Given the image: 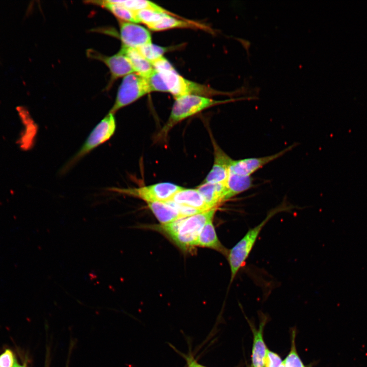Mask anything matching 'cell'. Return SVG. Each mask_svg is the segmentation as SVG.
Listing matches in <instances>:
<instances>
[{
	"instance_id": "cell-1",
	"label": "cell",
	"mask_w": 367,
	"mask_h": 367,
	"mask_svg": "<svg viewBox=\"0 0 367 367\" xmlns=\"http://www.w3.org/2000/svg\"><path fill=\"white\" fill-rule=\"evenodd\" d=\"M290 206L282 204L271 209L266 218L257 225L250 228L245 235L228 252L227 257L230 267L231 283L239 271L245 264L257 239L267 222L277 213L287 211Z\"/></svg>"
},
{
	"instance_id": "cell-2",
	"label": "cell",
	"mask_w": 367,
	"mask_h": 367,
	"mask_svg": "<svg viewBox=\"0 0 367 367\" xmlns=\"http://www.w3.org/2000/svg\"><path fill=\"white\" fill-rule=\"evenodd\" d=\"M230 100H218L204 96L189 94L175 98L169 118L159 133L161 138L166 137L178 122L211 107Z\"/></svg>"
},
{
	"instance_id": "cell-3",
	"label": "cell",
	"mask_w": 367,
	"mask_h": 367,
	"mask_svg": "<svg viewBox=\"0 0 367 367\" xmlns=\"http://www.w3.org/2000/svg\"><path fill=\"white\" fill-rule=\"evenodd\" d=\"M116 127L114 114L109 112L92 129L80 148L63 167V171L69 170L92 150L110 139L114 135Z\"/></svg>"
},
{
	"instance_id": "cell-4",
	"label": "cell",
	"mask_w": 367,
	"mask_h": 367,
	"mask_svg": "<svg viewBox=\"0 0 367 367\" xmlns=\"http://www.w3.org/2000/svg\"><path fill=\"white\" fill-rule=\"evenodd\" d=\"M216 208L184 218L176 235L172 239L181 249L188 250L196 246L200 232L209 220L213 219Z\"/></svg>"
},
{
	"instance_id": "cell-5",
	"label": "cell",
	"mask_w": 367,
	"mask_h": 367,
	"mask_svg": "<svg viewBox=\"0 0 367 367\" xmlns=\"http://www.w3.org/2000/svg\"><path fill=\"white\" fill-rule=\"evenodd\" d=\"M151 91L147 78L134 72L123 77L115 102L109 112L115 114Z\"/></svg>"
},
{
	"instance_id": "cell-6",
	"label": "cell",
	"mask_w": 367,
	"mask_h": 367,
	"mask_svg": "<svg viewBox=\"0 0 367 367\" xmlns=\"http://www.w3.org/2000/svg\"><path fill=\"white\" fill-rule=\"evenodd\" d=\"M182 187L170 182H160L133 188H113L110 190L121 194L138 197L147 203L167 202Z\"/></svg>"
},
{
	"instance_id": "cell-7",
	"label": "cell",
	"mask_w": 367,
	"mask_h": 367,
	"mask_svg": "<svg viewBox=\"0 0 367 367\" xmlns=\"http://www.w3.org/2000/svg\"><path fill=\"white\" fill-rule=\"evenodd\" d=\"M157 72L163 78L167 92L171 93L175 98L189 94L203 96L216 93V91L204 85L186 79L174 67Z\"/></svg>"
},
{
	"instance_id": "cell-8",
	"label": "cell",
	"mask_w": 367,
	"mask_h": 367,
	"mask_svg": "<svg viewBox=\"0 0 367 367\" xmlns=\"http://www.w3.org/2000/svg\"><path fill=\"white\" fill-rule=\"evenodd\" d=\"M294 146L295 144H293L283 150L270 155L233 160L230 166L229 171L242 176H250L252 174L259 169L281 157L291 150Z\"/></svg>"
},
{
	"instance_id": "cell-9",
	"label": "cell",
	"mask_w": 367,
	"mask_h": 367,
	"mask_svg": "<svg viewBox=\"0 0 367 367\" xmlns=\"http://www.w3.org/2000/svg\"><path fill=\"white\" fill-rule=\"evenodd\" d=\"M119 24L120 36L123 45L137 48L151 43V35L143 27L120 20Z\"/></svg>"
},
{
	"instance_id": "cell-10",
	"label": "cell",
	"mask_w": 367,
	"mask_h": 367,
	"mask_svg": "<svg viewBox=\"0 0 367 367\" xmlns=\"http://www.w3.org/2000/svg\"><path fill=\"white\" fill-rule=\"evenodd\" d=\"M214 162L212 169L203 183L225 184L227 180L230 165L233 161L218 144L213 142Z\"/></svg>"
},
{
	"instance_id": "cell-11",
	"label": "cell",
	"mask_w": 367,
	"mask_h": 367,
	"mask_svg": "<svg viewBox=\"0 0 367 367\" xmlns=\"http://www.w3.org/2000/svg\"><path fill=\"white\" fill-rule=\"evenodd\" d=\"M89 54L91 57L102 61L107 66L113 80L135 72L128 59L120 51L111 56H106L90 50Z\"/></svg>"
},
{
	"instance_id": "cell-12",
	"label": "cell",
	"mask_w": 367,
	"mask_h": 367,
	"mask_svg": "<svg viewBox=\"0 0 367 367\" xmlns=\"http://www.w3.org/2000/svg\"><path fill=\"white\" fill-rule=\"evenodd\" d=\"M266 322V318L261 319L259 327L256 329L249 322L253 335L252 367H264V359L267 350L263 338V330Z\"/></svg>"
},
{
	"instance_id": "cell-13",
	"label": "cell",
	"mask_w": 367,
	"mask_h": 367,
	"mask_svg": "<svg viewBox=\"0 0 367 367\" xmlns=\"http://www.w3.org/2000/svg\"><path fill=\"white\" fill-rule=\"evenodd\" d=\"M170 201L178 204L197 209L201 212L211 209L197 189L182 188L174 195Z\"/></svg>"
},
{
	"instance_id": "cell-14",
	"label": "cell",
	"mask_w": 367,
	"mask_h": 367,
	"mask_svg": "<svg viewBox=\"0 0 367 367\" xmlns=\"http://www.w3.org/2000/svg\"><path fill=\"white\" fill-rule=\"evenodd\" d=\"M120 51L128 59L135 73L147 78L154 71L150 62L143 57L136 48L122 45Z\"/></svg>"
},
{
	"instance_id": "cell-15",
	"label": "cell",
	"mask_w": 367,
	"mask_h": 367,
	"mask_svg": "<svg viewBox=\"0 0 367 367\" xmlns=\"http://www.w3.org/2000/svg\"><path fill=\"white\" fill-rule=\"evenodd\" d=\"M197 189L211 208L216 207L224 202L225 193V184L202 183Z\"/></svg>"
},
{
	"instance_id": "cell-16",
	"label": "cell",
	"mask_w": 367,
	"mask_h": 367,
	"mask_svg": "<svg viewBox=\"0 0 367 367\" xmlns=\"http://www.w3.org/2000/svg\"><path fill=\"white\" fill-rule=\"evenodd\" d=\"M252 187V179L250 176H242L229 171L225 183L224 202L248 190Z\"/></svg>"
},
{
	"instance_id": "cell-17",
	"label": "cell",
	"mask_w": 367,
	"mask_h": 367,
	"mask_svg": "<svg viewBox=\"0 0 367 367\" xmlns=\"http://www.w3.org/2000/svg\"><path fill=\"white\" fill-rule=\"evenodd\" d=\"M147 204L149 208L162 225L169 223L183 217L170 201L150 202Z\"/></svg>"
},
{
	"instance_id": "cell-18",
	"label": "cell",
	"mask_w": 367,
	"mask_h": 367,
	"mask_svg": "<svg viewBox=\"0 0 367 367\" xmlns=\"http://www.w3.org/2000/svg\"><path fill=\"white\" fill-rule=\"evenodd\" d=\"M197 246L214 249L225 255L228 254L227 250L218 238L213 219L208 220L202 228L196 243Z\"/></svg>"
},
{
	"instance_id": "cell-19",
	"label": "cell",
	"mask_w": 367,
	"mask_h": 367,
	"mask_svg": "<svg viewBox=\"0 0 367 367\" xmlns=\"http://www.w3.org/2000/svg\"><path fill=\"white\" fill-rule=\"evenodd\" d=\"M92 2L103 6L119 18L120 20L133 23L139 22L135 12L120 5L112 3L110 0L93 1Z\"/></svg>"
},
{
	"instance_id": "cell-20",
	"label": "cell",
	"mask_w": 367,
	"mask_h": 367,
	"mask_svg": "<svg viewBox=\"0 0 367 367\" xmlns=\"http://www.w3.org/2000/svg\"><path fill=\"white\" fill-rule=\"evenodd\" d=\"M195 24L186 20L177 19L169 13H166L158 22L149 28L152 31H160L174 28H190Z\"/></svg>"
},
{
	"instance_id": "cell-21",
	"label": "cell",
	"mask_w": 367,
	"mask_h": 367,
	"mask_svg": "<svg viewBox=\"0 0 367 367\" xmlns=\"http://www.w3.org/2000/svg\"><path fill=\"white\" fill-rule=\"evenodd\" d=\"M112 3L120 5L126 9L133 11L137 12L143 9H151L159 11L166 12L164 9L156 4L145 0H126V1H112Z\"/></svg>"
},
{
	"instance_id": "cell-22",
	"label": "cell",
	"mask_w": 367,
	"mask_h": 367,
	"mask_svg": "<svg viewBox=\"0 0 367 367\" xmlns=\"http://www.w3.org/2000/svg\"><path fill=\"white\" fill-rule=\"evenodd\" d=\"M141 55L151 64L158 59L164 57L167 48L152 43L146 44L136 48Z\"/></svg>"
},
{
	"instance_id": "cell-23",
	"label": "cell",
	"mask_w": 367,
	"mask_h": 367,
	"mask_svg": "<svg viewBox=\"0 0 367 367\" xmlns=\"http://www.w3.org/2000/svg\"><path fill=\"white\" fill-rule=\"evenodd\" d=\"M135 12L139 22L146 24L148 28L158 22L165 13H168L167 11H159L151 9H143Z\"/></svg>"
},
{
	"instance_id": "cell-24",
	"label": "cell",
	"mask_w": 367,
	"mask_h": 367,
	"mask_svg": "<svg viewBox=\"0 0 367 367\" xmlns=\"http://www.w3.org/2000/svg\"><path fill=\"white\" fill-rule=\"evenodd\" d=\"M295 330L292 334L291 350L283 361L284 367H305L301 360L296 348Z\"/></svg>"
},
{
	"instance_id": "cell-25",
	"label": "cell",
	"mask_w": 367,
	"mask_h": 367,
	"mask_svg": "<svg viewBox=\"0 0 367 367\" xmlns=\"http://www.w3.org/2000/svg\"><path fill=\"white\" fill-rule=\"evenodd\" d=\"M147 78L151 91L167 92L163 78L159 73L154 69L151 75Z\"/></svg>"
},
{
	"instance_id": "cell-26",
	"label": "cell",
	"mask_w": 367,
	"mask_h": 367,
	"mask_svg": "<svg viewBox=\"0 0 367 367\" xmlns=\"http://www.w3.org/2000/svg\"><path fill=\"white\" fill-rule=\"evenodd\" d=\"M282 362L277 354L267 349L264 359V367H279Z\"/></svg>"
},
{
	"instance_id": "cell-27",
	"label": "cell",
	"mask_w": 367,
	"mask_h": 367,
	"mask_svg": "<svg viewBox=\"0 0 367 367\" xmlns=\"http://www.w3.org/2000/svg\"><path fill=\"white\" fill-rule=\"evenodd\" d=\"M15 360L13 352L7 349L0 355V367H13Z\"/></svg>"
},
{
	"instance_id": "cell-28",
	"label": "cell",
	"mask_w": 367,
	"mask_h": 367,
	"mask_svg": "<svg viewBox=\"0 0 367 367\" xmlns=\"http://www.w3.org/2000/svg\"><path fill=\"white\" fill-rule=\"evenodd\" d=\"M187 362L188 364V367H206L205 366H203L199 363H198L196 361H195L192 357L191 358H187Z\"/></svg>"
},
{
	"instance_id": "cell-29",
	"label": "cell",
	"mask_w": 367,
	"mask_h": 367,
	"mask_svg": "<svg viewBox=\"0 0 367 367\" xmlns=\"http://www.w3.org/2000/svg\"><path fill=\"white\" fill-rule=\"evenodd\" d=\"M13 367H27V366L25 364H19L15 359Z\"/></svg>"
},
{
	"instance_id": "cell-30",
	"label": "cell",
	"mask_w": 367,
	"mask_h": 367,
	"mask_svg": "<svg viewBox=\"0 0 367 367\" xmlns=\"http://www.w3.org/2000/svg\"><path fill=\"white\" fill-rule=\"evenodd\" d=\"M279 367H284L283 361L282 363L281 364V365Z\"/></svg>"
},
{
	"instance_id": "cell-31",
	"label": "cell",
	"mask_w": 367,
	"mask_h": 367,
	"mask_svg": "<svg viewBox=\"0 0 367 367\" xmlns=\"http://www.w3.org/2000/svg\"><path fill=\"white\" fill-rule=\"evenodd\" d=\"M46 367H48V363H47V364H46Z\"/></svg>"
}]
</instances>
